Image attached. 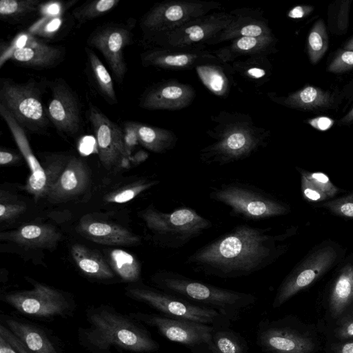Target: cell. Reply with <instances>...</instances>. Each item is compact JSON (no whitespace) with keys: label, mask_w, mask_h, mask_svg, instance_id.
Segmentation results:
<instances>
[{"label":"cell","mask_w":353,"mask_h":353,"mask_svg":"<svg viewBox=\"0 0 353 353\" xmlns=\"http://www.w3.org/2000/svg\"><path fill=\"white\" fill-rule=\"evenodd\" d=\"M285 234L271 227L237 225L197 249L184 263L205 276L228 279L264 270L283 252Z\"/></svg>","instance_id":"obj_1"},{"label":"cell","mask_w":353,"mask_h":353,"mask_svg":"<svg viewBox=\"0 0 353 353\" xmlns=\"http://www.w3.org/2000/svg\"><path fill=\"white\" fill-rule=\"evenodd\" d=\"M85 319L89 326L78 329V341L91 353H112L113 347L136 353L159 348L143 324L111 305L88 307Z\"/></svg>","instance_id":"obj_2"},{"label":"cell","mask_w":353,"mask_h":353,"mask_svg":"<svg viewBox=\"0 0 353 353\" xmlns=\"http://www.w3.org/2000/svg\"><path fill=\"white\" fill-rule=\"evenodd\" d=\"M152 281L162 291L185 301L205 305L229 321L236 320L243 310L256 301L251 294L218 288L170 270L158 272Z\"/></svg>","instance_id":"obj_3"},{"label":"cell","mask_w":353,"mask_h":353,"mask_svg":"<svg viewBox=\"0 0 353 353\" xmlns=\"http://www.w3.org/2000/svg\"><path fill=\"white\" fill-rule=\"evenodd\" d=\"M155 241L162 247L179 249L212 226V223L190 208L164 212L152 204L139 213Z\"/></svg>","instance_id":"obj_4"},{"label":"cell","mask_w":353,"mask_h":353,"mask_svg":"<svg viewBox=\"0 0 353 353\" xmlns=\"http://www.w3.org/2000/svg\"><path fill=\"white\" fill-rule=\"evenodd\" d=\"M33 78L18 83L9 78L0 82V105H3L27 132L45 134L50 125L42 102L43 86Z\"/></svg>","instance_id":"obj_5"},{"label":"cell","mask_w":353,"mask_h":353,"mask_svg":"<svg viewBox=\"0 0 353 353\" xmlns=\"http://www.w3.org/2000/svg\"><path fill=\"white\" fill-rule=\"evenodd\" d=\"M209 197L230 208V215L245 220H264L290 212L288 205L272 194L245 183L230 182L213 187Z\"/></svg>","instance_id":"obj_6"},{"label":"cell","mask_w":353,"mask_h":353,"mask_svg":"<svg viewBox=\"0 0 353 353\" xmlns=\"http://www.w3.org/2000/svg\"><path fill=\"white\" fill-rule=\"evenodd\" d=\"M0 115L7 124L31 172L23 189L32 194L35 200L47 198L65 167L70 156L57 153L50 154L46 156L45 164L42 166L33 153L26 132L1 105Z\"/></svg>","instance_id":"obj_7"},{"label":"cell","mask_w":353,"mask_h":353,"mask_svg":"<svg viewBox=\"0 0 353 353\" xmlns=\"http://www.w3.org/2000/svg\"><path fill=\"white\" fill-rule=\"evenodd\" d=\"M33 288L7 292L1 300L19 313L41 320L67 318L73 314L74 299L60 290L39 282H32Z\"/></svg>","instance_id":"obj_8"},{"label":"cell","mask_w":353,"mask_h":353,"mask_svg":"<svg viewBox=\"0 0 353 353\" xmlns=\"http://www.w3.org/2000/svg\"><path fill=\"white\" fill-rule=\"evenodd\" d=\"M128 297L142 302L164 316L210 325H222L229 321L217 310L192 304L188 301L145 285H130L125 290Z\"/></svg>","instance_id":"obj_9"},{"label":"cell","mask_w":353,"mask_h":353,"mask_svg":"<svg viewBox=\"0 0 353 353\" xmlns=\"http://www.w3.org/2000/svg\"><path fill=\"white\" fill-rule=\"evenodd\" d=\"M65 54L63 47L44 43L29 31L23 32L8 44H1L0 68L11 60L35 70L52 68L60 64Z\"/></svg>","instance_id":"obj_10"},{"label":"cell","mask_w":353,"mask_h":353,"mask_svg":"<svg viewBox=\"0 0 353 353\" xmlns=\"http://www.w3.org/2000/svg\"><path fill=\"white\" fill-rule=\"evenodd\" d=\"M336 259L334 249L325 246L312 252L285 278L279 287L272 305L280 307L305 289L327 271Z\"/></svg>","instance_id":"obj_11"},{"label":"cell","mask_w":353,"mask_h":353,"mask_svg":"<svg viewBox=\"0 0 353 353\" xmlns=\"http://www.w3.org/2000/svg\"><path fill=\"white\" fill-rule=\"evenodd\" d=\"M51 97L46 109L51 123L64 137H73L82 130L81 106L77 94L61 78L48 82Z\"/></svg>","instance_id":"obj_12"},{"label":"cell","mask_w":353,"mask_h":353,"mask_svg":"<svg viewBox=\"0 0 353 353\" xmlns=\"http://www.w3.org/2000/svg\"><path fill=\"white\" fill-rule=\"evenodd\" d=\"M129 315L143 325L155 327L168 340L186 345H210L214 326L184 319L141 312Z\"/></svg>","instance_id":"obj_13"},{"label":"cell","mask_w":353,"mask_h":353,"mask_svg":"<svg viewBox=\"0 0 353 353\" xmlns=\"http://www.w3.org/2000/svg\"><path fill=\"white\" fill-rule=\"evenodd\" d=\"M130 27L115 23L99 26L87 39L88 46L102 54L119 84L123 82L127 72L123 49L130 44Z\"/></svg>","instance_id":"obj_14"},{"label":"cell","mask_w":353,"mask_h":353,"mask_svg":"<svg viewBox=\"0 0 353 353\" xmlns=\"http://www.w3.org/2000/svg\"><path fill=\"white\" fill-rule=\"evenodd\" d=\"M88 119L95 135L99 160L103 167L110 170L128 160L130 156L125 148L121 128L91 103Z\"/></svg>","instance_id":"obj_15"},{"label":"cell","mask_w":353,"mask_h":353,"mask_svg":"<svg viewBox=\"0 0 353 353\" xmlns=\"http://www.w3.org/2000/svg\"><path fill=\"white\" fill-rule=\"evenodd\" d=\"M10 330L32 353H63L60 340L48 328L16 316L0 315Z\"/></svg>","instance_id":"obj_16"},{"label":"cell","mask_w":353,"mask_h":353,"mask_svg":"<svg viewBox=\"0 0 353 353\" xmlns=\"http://www.w3.org/2000/svg\"><path fill=\"white\" fill-rule=\"evenodd\" d=\"M257 342L268 353H312L316 343L312 338L294 329L269 325L258 333Z\"/></svg>","instance_id":"obj_17"},{"label":"cell","mask_w":353,"mask_h":353,"mask_svg":"<svg viewBox=\"0 0 353 353\" xmlns=\"http://www.w3.org/2000/svg\"><path fill=\"white\" fill-rule=\"evenodd\" d=\"M89 181L90 174L85 163L74 156H70L65 167L47 198L52 202H61L72 199L87 188Z\"/></svg>","instance_id":"obj_18"},{"label":"cell","mask_w":353,"mask_h":353,"mask_svg":"<svg viewBox=\"0 0 353 353\" xmlns=\"http://www.w3.org/2000/svg\"><path fill=\"white\" fill-rule=\"evenodd\" d=\"M78 231L92 241L108 245H132L141 242V238L119 225L92 219L80 221Z\"/></svg>","instance_id":"obj_19"},{"label":"cell","mask_w":353,"mask_h":353,"mask_svg":"<svg viewBox=\"0 0 353 353\" xmlns=\"http://www.w3.org/2000/svg\"><path fill=\"white\" fill-rule=\"evenodd\" d=\"M61 234L52 225L28 224L12 231L1 232L0 239L28 248H52L60 240Z\"/></svg>","instance_id":"obj_20"},{"label":"cell","mask_w":353,"mask_h":353,"mask_svg":"<svg viewBox=\"0 0 353 353\" xmlns=\"http://www.w3.org/2000/svg\"><path fill=\"white\" fill-rule=\"evenodd\" d=\"M71 254L78 268L88 276L100 280L114 278V271L98 252L83 245L74 244Z\"/></svg>","instance_id":"obj_21"},{"label":"cell","mask_w":353,"mask_h":353,"mask_svg":"<svg viewBox=\"0 0 353 353\" xmlns=\"http://www.w3.org/2000/svg\"><path fill=\"white\" fill-rule=\"evenodd\" d=\"M353 301V263L343 267L331 289L329 309L334 317L340 316Z\"/></svg>","instance_id":"obj_22"},{"label":"cell","mask_w":353,"mask_h":353,"mask_svg":"<svg viewBox=\"0 0 353 353\" xmlns=\"http://www.w3.org/2000/svg\"><path fill=\"white\" fill-rule=\"evenodd\" d=\"M289 101L294 107L306 111H324L334 109L338 105L334 94L312 85H307L294 93Z\"/></svg>","instance_id":"obj_23"},{"label":"cell","mask_w":353,"mask_h":353,"mask_svg":"<svg viewBox=\"0 0 353 353\" xmlns=\"http://www.w3.org/2000/svg\"><path fill=\"white\" fill-rule=\"evenodd\" d=\"M85 52L97 90L110 105L117 104L118 100L113 81L107 68L92 50L85 47Z\"/></svg>","instance_id":"obj_24"},{"label":"cell","mask_w":353,"mask_h":353,"mask_svg":"<svg viewBox=\"0 0 353 353\" xmlns=\"http://www.w3.org/2000/svg\"><path fill=\"white\" fill-rule=\"evenodd\" d=\"M40 8L39 0H1L0 17L11 24L21 23L33 17Z\"/></svg>","instance_id":"obj_25"},{"label":"cell","mask_w":353,"mask_h":353,"mask_svg":"<svg viewBox=\"0 0 353 353\" xmlns=\"http://www.w3.org/2000/svg\"><path fill=\"white\" fill-rule=\"evenodd\" d=\"M109 263L123 281L134 283L139 280L141 265L130 253L121 249H113L109 252Z\"/></svg>","instance_id":"obj_26"},{"label":"cell","mask_w":353,"mask_h":353,"mask_svg":"<svg viewBox=\"0 0 353 353\" xmlns=\"http://www.w3.org/2000/svg\"><path fill=\"white\" fill-rule=\"evenodd\" d=\"M329 46L327 26L322 19L312 25L307 39V52L310 61L318 63L326 53Z\"/></svg>","instance_id":"obj_27"},{"label":"cell","mask_w":353,"mask_h":353,"mask_svg":"<svg viewBox=\"0 0 353 353\" xmlns=\"http://www.w3.org/2000/svg\"><path fill=\"white\" fill-rule=\"evenodd\" d=\"M352 2V0H338L328 6L327 28L331 33L342 35L347 32Z\"/></svg>","instance_id":"obj_28"},{"label":"cell","mask_w":353,"mask_h":353,"mask_svg":"<svg viewBox=\"0 0 353 353\" xmlns=\"http://www.w3.org/2000/svg\"><path fill=\"white\" fill-rule=\"evenodd\" d=\"M119 0H93L86 1L72 10L74 19L82 25L87 21L100 17L115 8Z\"/></svg>","instance_id":"obj_29"},{"label":"cell","mask_w":353,"mask_h":353,"mask_svg":"<svg viewBox=\"0 0 353 353\" xmlns=\"http://www.w3.org/2000/svg\"><path fill=\"white\" fill-rule=\"evenodd\" d=\"M209 347L214 353H247L245 342L230 331L214 330Z\"/></svg>","instance_id":"obj_30"},{"label":"cell","mask_w":353,"mask_h":353,"mask_svg":"<svg viewBox=\"0 0 353 353\" xmlns=\"http://www.w3.org/2000/svg\"><path fill=\"white\" fill-rule=\"evenodd\" d=\"M158 183L159 181L156 180L140 179L130 185L108 194L105 196V201L115 203L128 202Z\"/></svg>","instance_id":"obj_31"},{"label":"cell","mask_w":353,"mask_h":353,"mask_svg":"<svg viewBox=\"0 0 353 353\" xmlns=\"http://www.w3.org/2000/svg\"><path fill=\"white\" fill-rule=\"evenodd\" d=\"M134 128L137 131L139 141L148 149L159 152L163 148L161 143V138L153 128L132 121Z\"/></svg>","instance_id":"obj_32"},{"label":"cell","mask_w":353,"mask_h":353,"mask_svg":"<svg viewBox=\"0 0 353 353\" xmlns=\"http://www.w3.org/2000/svg\"><path fill=\"white\" fill-rule=\"evenodd\" d=\"M26 205L19 201H14L8 196L0 195V220L1 222L8 221L17 217L26 210Z\"/></svg>","instance_id":"obj_33"},{"label":"cell","mask_w":353,"mask_h":353,"mask_svg":"<svg viewBox=\"0 0 353 353\" xmlns=\"http://www.w3.org/2000/svg\"><path fill=\"white\" fill-rule=\"evenodd\" d=\"M301 174L305 176L308 181L325 194L328 198L334 196L339 192V189L331 182L329 177L323 172L301 171Z\"/></svg>","instance_id":"obj_34"},{"label":"cell","mask_w":353,"mask_h":353,"mask_svg":"<svg viewBox=\"0 0 353 353\" xmlns=\"http://www.w3.org/2000/svg\"><path fill=\"white\" fill-rule=\"evenodd\" d=\"M353 69V50H339L327 66L331 73L341 74Z\"/></svg>","instance_id":"obj_35"},{"label":"cell","mask_w":353,"mask_h":353,"mask_svg":"<svg viewBox=\"0 0 353 353\" xmlns=\"http://www.w3.org/2000/svg\"><path fill=\"white\" fill-rule=\"evenodd\" d=\"M323 206L337 216L353 219V193L327 201Z\"/></svg>","instance_id":"obj_36"},{"label":"cell","mask_w":353,"mask_h":353,"mask_svg":"<svg viewBox=\"0 0 353 353\" xmlns=\"http://www.w3.org/2000/svg\"><path fill=\"white\" fill-rule=\"evenodd\" d=\"M301 175V191L303 198L308 201L318 202L328 199L327 195L319 190L303 174Z\"/></svg>","instance_id":"obj_37"},{"label":"cell","mask_w":353,"mask_h":353,"mask_svg":"<svg viewBox=\"0 0 353 353\" xmlns=\"http://www.w3.org/2000/svg\"><path fill=\"white\" fill-rule=\"evenodd\" d=\"M199 74L204 82L214 92H219L222 90L224 81L217 72L211 70L202 69Z\"/></svg>","instance_id":"obj_38"},{"label":"cell","mask_w":353,"mask_h":353,"mask_svg":"<svg viewBox=\"0 0 353 353\" xmlns=\"http://www.w3.org/2000/svg\"><path fill=\"white\" fill-rule=\"evenodd\" d=\"M0 336H3L18 353H32L15 335L1 323H0Z\"/></svg>","instance_id":"obj_39"},{"label":"cell","mask_w":353,"mask_h":353,"mask_svg":"<svg viewBox=\"0 0 353 353\" xmlns=\"http://www.w3.org/2000/svg\"><path fill=\"white\" fill-rule=\"evenodd\" d=\"M123 131L125 148L130 156L132 149L139 142L137 131L133 126L132 121L124 122Z\"/></svg>","instance_id":"obj_40"},{"label":"cell","mask_w":353,"mask_h":353,"mask_svg":"<svg viewBox=\"0 0 353 353\" xmlns=\"http://www.w3.org/2000/svg\"><path fill=\"white\" fill-rule=\"evenodd\" d=\"M334 332L336 336L340 339H353V316L343 319Z\"/></svg>","instance_id":"obj_41"},{"label":"cell","mask_w":353,"mask_h":353,"mask_svg":"<svg viewBox=\"0 0 353 353\" xmlns=\"http://www.w3.org/2000/svg\"><path fill=\"white\" fill-rule=\"evenodd\" d=\"M334 120L325 116H319L306 120V123L319 131H326L334 124Z\"/></svg>","instance_id":"obj_42"},{"label":"cell","mask_w":353,"mask_h":353,"mask_svg":"<svg viewBox=\"0 0 353 353\" xmlns=\"http://www.w3.org/2000/svg\"><path fill=\"white\" fill-rule=\"evenodd\" d=\"M314 10L311 5H299L294 7L288 12V17L292 19H302L309 16Z\"/></svg>","instance_id":"obj_43"},{"label":"cell","mask_w":353,"mask_h":353,"mask_svg":"<svg viewBox=\"0 0 353 353\" xmlns=\"http://www.w3.org/2000/svg\"><path fill=\"white\" fill-rule=\"evenodd\" d=\"M182 94V90L176 86H168L163 88L160 93V96L165 99H175L181 97Z\"/></svg>","instance_id":"obj_44"},{"label":"cell","mask_w":353,"mask_h":353,"mask_svg":"<svg viewBox=\"0 0 353 353\" xmlns=\"http://www.w3.org/2000/svg\"><path fill=\"white\" fill-rule=\"evenodd\" d=\"M183 12L181 6H172L169 7L165 12V17L170 21H176L183 17Z\"/></svg>","instance_id":"obj_45"},{"label":"cell","mask_w":353,"mask_h":353,"mask_svg":"<svg viewBox=\"0 0 353 353\" xmlns=\"http://www.w3.org/2000/svg\"><path fill=\"white\" fill-rule=\"evenodd\" d=\"M164 63L170 65L182 66L187 64L188 57L186 55L168 56L163 59Z\"/></svg>","instance_id":"obj_46"},{"label":"cell","mask_w":353,"mask_h":353,"mask_svg":"<svg viewBox=\"0 0 353 353\" xmlns=\"http://www.w3.org/2000/svg\"><path fill=\"white\" fill-rule=\"evenodd\" d=\"M19 156L7 150L1 149L0 151V164L5 165L16 162Z\"/></svg>","instance_id":"obj_47"},{"label":"cell","mask_w":353,"mask_h":353,"mask_svg":"<svg viewBox=\"0 0 353 353\" xmlns=\"http://www.w3.org/2000/svg\"><path fill=\"white\" fill-rule=\"evenodd\" d=\"M332 350L334 353H353V341L336 344Z\"/></svg>","instance_id":"obj_48"},{"label":"cell","mask_w":353,"mask_h":353,"mask_svg":"<svg viewBox=\"0 0 353 353\" xmlns=\"http://www.w3.org/2000/svg\"><path fill=\"white\" fill-rule=\"evenodd\" d=\"M262 32L261 28L256 25H249L242 28L241 33L244 37H254L259 36Z\"/></svg>","instance_id":"obj_49"},{"label":"cell","mask_w":353,"mask_h":353,"mask_svg":"<svg viewBox=\"0 0 353 353\" xmlns=\"http://www.w3.org/2000/svg\"><path fill=\"white\" fill-rule=\"evenodd\" d=\"M185 32L189 34L190 39L193 41H198L204 36L203 30L197 26L188 28Z\"/></svg>","instance_id":"obj_50"},{"label":"cell","mask_w":353,"mask_h":353,"mask_svg":"<svg viewBox=\"0 0 353 353\" xmlns=\"http://www.w3.org/2000/svg\"><path fill=\"white\" fill-rule=\"evenodd\" d=\"M256 44V40L254 37H243L237 42V46L242 50H249Z\"/></svg>","instance_id":"obj_51"},{"label":"cell","mask_w":353,"mask_h":353,"mask_svg":"<svg viewBox=\"0 0 353 353\" xmlns=\"http://www.w3.org/2000/svg\"><path fill=\"white\" fill-rule=\"evenodd\" d=\"M0 353H18L9 343L0 336Z\"/></svg>","instance_id":"obj_52"},{"label":"cell","mask_w":353,"mask_h":353,"mask_svg":"<svg viewBox=\"0 0 353 353\" xmlns=\"http://www.w3.org/2000/svg\"><path fill=\"white\" fill-rule=\"evenodd\" d=\"M353 123V106L339 121V125H348Z\"/></svg>","instance_id":"obj_53"},{"label":"cell","mask_w":353,"mask_h":353,"mask_svg":"<svg viewBox=\"0 0 353 353\" xmlns=\"http://www.w3.org/2000/svg\"><path fill=\"white\" fill-rule=\"evenodd\" d=\"M248 72L251 76L255 78H260L265 75V71L263 70L256 68H251L248 70Z\"/></svg>","instance_id":"obj_54"},{"label":"cell","mask_w":353,"mask_h":353,"mask_svg":"<svg viewBox=\"0 0 353 353\" xmlns=\"http://www.w3.org/2000/svg\"><path fill=\"white\" fill-rule=\"evenodd\" d=\"M343 49L353 50V37H350L343 43Z\"/></svg>","instance_id":"obj_55"}]
</instances>
